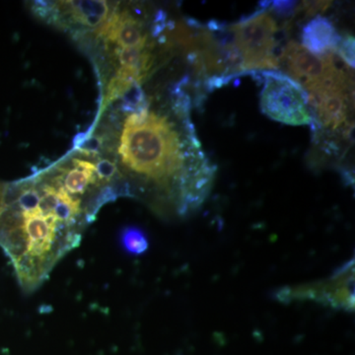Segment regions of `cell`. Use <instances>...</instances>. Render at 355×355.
Returning a JSON list of instances; mask_svg holds the SVG:
<instances>
[{"label": "cell", "mask_w": 355, "mask_h": 355, "mask_svg": "<svg viewBox=\"0 0 355 355\" xmlns=\"http://www.w3.org/2000/svg\"><path fill=\"white\" fill-rule=\"evenodd\" d=\"M119 153L135 182L130 197L180 217L202 207L216 178V166L203 153L195 127L180 132L167 116L149 108L128 116Z\"/></svg>", "instance_id": "obj_1"}, {"label": "cell", "mask_w": 355, "mask_h": 355, "mask_svg": "<svg viewBox=\"0 0 355 355\" xmlns=\"http://www.w3.org/2000/svg\"><path fill=\"white\" fill-rule=\"evenodd\" d=\"M272 1H261L258 10L229 27L236 49L242 60L245 73L261 70H275L279 67L275 55L277 43L275 35L279 31L277 23L266 9Z\"/></svg>", "instance_id": "obj_2"}, {"label": "cell", "mask_w": 355, "mask_h": 355, "mask_svg": "<svg viewBox=\"0 0 355 355\" xmlns=\"http://www.w3.org/2000/svg\"><path fill=\"white\" fill-rule=\"evenodd\" d=\"M263 83L260 95L261 112L268 118L291 125H313L308 95L300 84L277 70L249 72Z\"/></svg>", "instance_id": "obj_3"}, {"label": "cell", "mask_w": 355, "mask_h": 355, "mask_svg": "<svg viewBox=\"0 0 355 355\" xmlns=\"http://www.w3.org/2000/svg\"><path fill=\"white\" fill-rule=\"evenodd\" d=\"M282 303L313 301L336 310L354 311V259L338 268L329 279L312 284L287 286L275 292Z\"/></svg>", "instance_id": "obj_4"}, {"label": "cell", "mask_w": 355, "mask_h": 355, "mask_svg": "<svg viewBox=\"0 0 355 355\" xmlns=\"http://www.w3.org/2000/svg\"><path fill=\"white\" fill-rule=\"evenodd\" d=\"M288 76L302 86L306 93L328 85L345 73L336 65L333 53L317 55L306 50L297 42L284 46L279 58Z\"/></svg>", "instance_id": "obj_5"}, {"label": "cell", "mask_w": 355, "mask_h": 355, "mask_svg": "<svg viewBox=\"0 0 355 355\" xmlns=\"http://www.w3.org/2000/svg\"><path fill=\"white\" fill-rule=\"evenodd\" d=\"M99 36L116 43L121 48L141 46L147 44V36L141 23L128 11H114L99 30Z\"/></svg>", "instance_id": "obj_6"}, {"label": "cell", "mask_w": 355, "mask_h": 355, "mask_svg": "<svg viewBox=\"0 0 355 355\" xmlns=\"http://www.w3.org/2000/svg\"><path fill=\"white\" fill-rule=\"evenodd\" d=\"M342 38L333 23L323 16H316L303 28V46L314 55H324L336 51Z\"/></svg>", "instance_id": "obj_7"}, {"label": "cell", "mask_w": 355, "mask_h": 355, "mask_svg": "<svg viewBox=\"0 0 355 355\" xmlns=\"http://www.w3.org/2000/svg\"><path fill=\"white\" fill-rule=\"evenodd\" d=\"M62 12L69 16L70 20L83 27L96 28L104 24L110 16L108 2L104 0H81V1L58 2Z\"/></svg>", "instance_id": "obj_8"}, {"label": "cell", "mask_w": 355, "mask_h": 355, "mask_svg": "<svg viewBox=\"0 0 355 355\" xmlns=\"http://www.w3.org/2000/svg\"><path fill=\"white\" fill-rule=\"evenodd\" d=\"M116 57L121 67H128L139 72L146 77L147 70L153 64V58L150 53L146 50V46H130V48H121L118 46L114 50Z\"/></svg>", "instance_id": "obj_9"}, {"label": "cell", "mask_w": 355, "mask_h": 355, "mask_svg": "<svg viewBox=\"0 0 355 355\" xmlns=\"http://www.w3.org/2000/svg\"><path fill=\"white\" fill-rule=\"evenodd\" d=\"M120 245L130 256L139 257L148 251L150 243L144 229L139 226H127L121 230Z\"/></svg>", "instance_id": "obj_10"}, {"label": "cell", "mask_w": 355, "mask_h": 355, "mask_svg": "<svg viewBox=\"0 0 355 355\" xmlns=\"http://www.w3.org/2000/svg\"><path fill=\"white\" fill-rule=\"evenodd\" d=\"M121 111L127 114L139 113L150 106L146 93L139 83L132 84L121 97Z\"/></svg>", "instance_id": "obj_11"}, {"label": "cell", "mask_w": 355, "mask_h": 355, "mask_svg": "<svg viewBox=\"0 0 355 355\" xmlns=\"http://www.w3.org/2000/svg\"><path fill=\"white\" fill-rule=\"evenodd\" d=\"M354 38L352 36H345L342 38L336 53L345 60V64H349V67H355V50Z\"/></svg>", "instance_id": "obj_12"}, {"label": "cell", "mask_w": 355, "mask_h": 355, "mask_svg": "<svg viewBox=\"0 0 355 355\" xmlns=\"http://www.w3.org/2000/svg\"><path fill=\"white\" fill-rule=\"evenodd\" d=\"M132 84L135 83L123 80V79L120 78V77L114 76V77L112 78V80L110 81L108 85L107 101L112 102L114 101V100L120 99L123 93H125Z\"/></svg>", "instance_id": "obj_13"}, {"label": "cell", "mask_w": 355, "mask_h": 355, "mask_svg": "<svg viewBox=\"0 0 355 355\" xmlns=\"http://www.w3.org/2000/svg\"><path fill=\"white\" fill-rule=\"evenodd\" d=\"M103 146V139L100 137H89L78 147V150L85 153L86 155H97L101 150Z\"/></svg>", "instance_id": "obj_14"}, {"label": "cell", "mask_w": 355, "mask_h": 355, "mask_svg": "<svg viewBox=\"0 0 355 355\" xmlns=\"http://www.w3.org/2000/svg\"><path fill=\"white\" fill-rule=\"evenodd\" d=\"M297 2L295 1H272V8L275 12L282 16H289L295 11Z\"/></svg>", "instance_id": "obj_15"}, {"label": "cell", "mask_w": 355, "mask_h": 355, "mask_svg": "<svg viewBox=\"0 0 355 355\" xmlns=\"http://www.w3.org/2000/svg\"><path fill=\"white\" fill-rule=\"evenodd\" d=\"M331 1H305L303 2V6L305 7L306 12L315 14L316 12H323L331 6Z\"/></svg>", "instance_id": "obj_16"}]
</instances>
